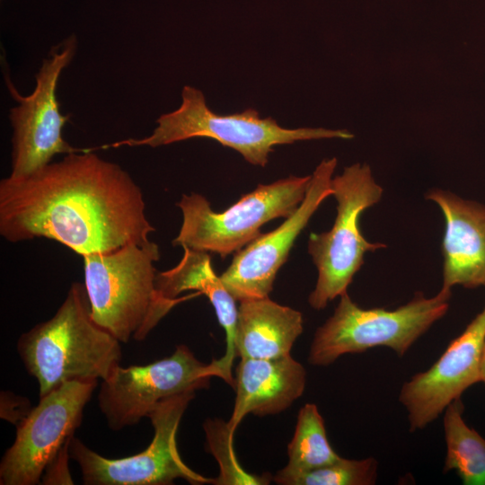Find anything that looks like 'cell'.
<instances>
[{
    "label": "cell",
    "mask_w": 485,
    "mask_h": 485,
    "mask_svg": "<svg viewBox=\"0 0 485 485\" xmlns=\"http://www.w3.org/2000/svg\"><path fill=\"white\" fill-rule=\"evenodd\" d=\"M306 371L291 355L271 358H241L235 369V400L228 428L234 434L249 414L260 417L287 410L302 396Z\"/></svg>",
    "instance_id": "cell-15"
},
{
    "label": "cell",
    "mask_w": 485,
    "mask_h": 485,
    "mask_svg": "<svg viewBox=\"0 0 485 485\" xmlns=\"http://www.w3.org/2000/svg\"><path fill=\"white\" fill-rule=\"evenodd\" d=\"M302 332L299 311L269 296L242 301L235 327V357L271 359L289 356Z\"/></svg>",
    "instance_id": "cell-17"
},
{
    "label": "cell",
    "mask_w": 485,
    "mask_h": 485,
    "mask_svg": "<svg viewBox=\"0 0 485 485\" xmlns=\"http://www.w3.org/2000/svg\"><path fill=\"white\" fill-rule=\"evenodd\" d=\"M463 410L459 398L443 412L446 445L444 472L455 471L464 485H485V438L466 424Z\"/></svg>",
    "instance_id": "cell-18"
},
{
    "label": "cell",
    "mask_w": 485,
    "mask_h": 485,
    "mask_svg": "<svg viewBox=\"0 0 485 485\" xmlns=\"http://www.w3.org/2000/svg\"><path fill=\"white\" fill-rule=\"evenodd\" d=\"M208 451L219 463L220 473L213 479L212 484L232 485L269 484L271 476L269 474L256 475L246 472L238 463L233 447V436L227 423L220 419H207L204 423Z\"/></svg>",
    "instance_id": "cell-21"
},
{
    "label": "cell",
    "mask_w": 485,
    "mask_h": 485,
    "mask_svg": "<svg viewBox=\"0 0 485 485\" xmlns=\"http://www.w3.org/2000/svg\"><path fill=\"white\" fill-rule=\"evenodd\" d=\"M82 257L91 316L121 343L144 340L175 305L197 295L170 299L157 290L160 251L151 240Z\"/></svg>",
    "instance_id": "cell-3"
},
{
    "label": "cell",
    "mask_w": 485,
    "mask_h": 485,
    "mask_svg": "<svg viewBox=\"0 0 485 485\" xmlns=\"http://www.w3.org/2000/svg\"><path fill=\"white\" fill-rule=\"evenodd\" d=\"M484 341L485 306L434 365L402 384L399 401L407 411L410 432L425 428L464 391L481 382Z\"/></svg>",
    "instance_id": "cell-13"
},
{
    "label": "cell",
    "mask_w": 485,
    "mask_h": 485,
    "mask_svg": "<svg viewBox=\"0 0 485 485\" xmlns=\"http://www.w3.org/2000/svg\"><path fill=\"white\" fill-rule=\"evenodd\" d=\"M68 446L69 443L60 451L57 457L47 467L45 470L46 474L44 475L42 481L43 484H73V481L67 468V460L70 457Z\"/></svg>",
    "instance_id": "cell-22"
},
{
    "label": "cell",
    "mask_w": 485,
    "mask_h": 485,
    "mask_svg": "<svg viewBox=\"0 0 485 485\" xmlns=\"http://www.w3.org/2000/svg\"><path fill=\"white\" fill-rule=\"evenodd\" d=\"M480 373H481V382L485 384V341H484L482 352H481Z\"/></svg>",
    "instance_id": "cell-23"
},
{
    "label": "cell",
    "mask_w": 485,
    "mask_h": 485,
    "mask_svg": "<svg viewBox=\"0 0 485 485\" xmlns=\"http://www.w3.org/2000/svg\"><path fill=\"white\" fill-rule=\"evenodd\" d=\"M195 397V391L159 401L148 415L154 428L151 444L144 451L110 459L93 451L79 438L70 439L68 452L77 463L86 485H170L176 479L190 484L213 482L190 468L181 458L176 436L181 419Z\"/></svg>",
    "instance_id": "cell-8"
},
{
    "label": "cell",
    "mask_w": 485,
    "mask_h": 485,
    "mask_svg": "<svg viewBox=\"0 0 485 485\" xmlns=\"http://www.w3.org/2000/svg\"><path fill=\"white\" fill-rule=\"evenodd\" d=\"M214 376L223 379L218 359L199 361L183 344L168 357L145 366H117L101 381L98 404L109 428L119 431L147 418L163 399L209 386Z\"/></svg>",
    "instance_id": "cell-10"
},
{
    "label": "cell",
    "mask_w": 485,
    "mask_h": 485,
    "mask_svg": "<svg viewBox=\"0 0 485 485\" xmlns=\"http://www.w3.org/2000/svg\"><path fill=\"white\" fill-rule=\"evenodd\" d=\"M156 124L148 137L121 140L101 148L122 146L158 147L193 137H207L237 151L249 163L264 167L275 146L304 140L353 137L350 132L341 129L285 128L270 117L260 118L258 110L251 108L230 115H218L208 108L203 93L190 85H185L181 91L180 107L162 114Z\"/></svg>",
    "instance_id": "cell-4"
},
{
    "label": "cell",
    "mask_w": 485,
    "mask_h": 485,
    "mask_svg": "<svg viewBox=\"0 0 485 485\" xmlns=\"http://www.w3.org/2000/svg\"><path fill=\"white\" fill-rule=\"evenodd\" d=\"M451 290L440 289L432 297L417 293L407 304L394 309H364L347 293L340 296L333 314L320 326L313 336L308 361L327 366L345 354L362 353L385 347L399 357L436 322L445 316Z\"/></svg>",
    "instance_id": "cell-5"
},
{
    "label": "cell",
    "mask_w": 485,
    "mask_h": 485,
    "mask_svg": "<svg viewBox=\"0 0 485 485\" xmlns=\"http://www.w3.org/2000/svg\"><path fill=\"white\" fill-rule=\"evenodd\" d=\"M310 181L311 176H289L269 184H259L223 212H215L200 194H183L176 203L182 223L172 244L225 258L260 235L264 224L294 213L303 201Z\"/></svg>",
    "instance_id": "cell-6"
},
{
    "label": "cell",
    "mask_w": 485,
    "mask_h": 485,
    "mask_svg": "<svg viewBox=\"0 0 485 485\" xmlns=\"http://www.w3.org/2000/svg\"><path fill=\"white\" fill-rule=\"evenodd\" d=\"M120 344L94 322L84 285L74 282L53 317L20 336L17 352L42 397L66 382L106 379L120 365Z\"/></svg>",
    "instance_id": "cell-2"
},
{
    "label": "cell",
    "mask_w": 485,
    "mask_h": 485,
    "mask_svg": "<svg viewBox=\"0 0 485 485\" xmlns=\"http://www.w3.org/2000/svg\"><path fill=\"white\" fill-rule=\"evenodd\" d=\"M288 463L278 475H294L337 461L340 456L331 447L324 420L314 403L299 410L293 438L287 446Z\"/></svg>",
    "instance_id": "cell-19"
},
{
    "label": "cell",
    "mask_w": 485,
    "mask_h": 485,
    "mask_svg": "<svg viewBox=\"0 0 485 485\" xmlns=\"http://www.w3.org/2000/svg\"><path fill=\"white\" fill-rule=\"evenodd\" d=\"M97 382L72 381L48 394L17 424L0 463L1 485H35L81 425Z\"/></svg>",
    "instance_id": "cell-11"
},
{
    "label": "cell",
    "mask_w": 485,
    "mask_h": 485,
    "mask_svg": "<svg viewBox=\"0 0 485 485\" xmlns=\"http://www.w3.org/2000/svg\"><path fill=\"white\" fill-rule=\"evenodd\" d=\"M67 154L22 177L0 181V234L10 242L45 237L81 256L148 242L155 231L143 192L119 164Z\"/></svg>",
    "instance_id": "cell-1"
},
{
    "label": "cell",
    "mask_w": 485,
    "mask_h": 485,
    "mask_svg": "<svg viewBox=\"0 0 485 485\" xmlns=\"http://www.w3.org/2000/svg\"><path fill=\"white\" fill-rule=\"evenodd\" d=\"M76 49L74 34L53 46L35 76L36 86L30 95L18 93L5 75L8 91L18 103L9 115L13 128L10 176H27L49 163L57 154L88 149L74 147L64 139L62 130L70 116L61 114L56 94L58 78Z\"/></svg>",
    "instance_id": "cell-9"
},
{
    "label": "cell",
    "mask_w": 485,
    "mask_h": 485,
    "mask_svg": "<svg viewBox=\"0 0 485 485\" xmlns=\"http://www.w3.org/2000/svg\"><path fill=\"white\" fill-rule=\"evenodd\" d=\"M378 463L374 457L346 459L294 475H278L274 481L281 485H373L377 479Z\"/></svg>",
    "instance_id": "cell-20"
},
{
    "label": "cell",
    "mask_w": 485,
    "mask_h": 485,
    "mask_svg": "<svg viewBox=\"0 0 485 485\" xmlns=\"http://www.w3.org/2000/svg\"><path fill=\"white\" fill-rule=\"evenodd\" d=\"M183 248L180 262L171 269L157 272L155 287L166 298L176 299L185 291L205 295L215 309L218 322L225 332L226 349L218 359L223 380L234 386L232 366L235 357L234 336L238 308L236 301L215 272L209 252Z\"/></svg>",
    "instance_id": "cell-16"
},
{
    "label": "cell",
    "mask_w": 485,
    "mask_h": 485,
    "mask_svg": "<svg viewBox=\"0 0 485 485\" xmlns=\"http://www.w3.org/2000/svg\"><path fill=\"white\" fill-rule=\"evenodd\" d=\"M426 198L440 207L445 221L441 288L485 287V206L439 189Z\"/></svg>",
    "instance_id": "cell-14"
},
{
    "label": "cell",
    "mask_w": 485,
    "mask_h": 485,
    "mask_svg": "<svg viewBox=\"0 0 485 485\" xmlns=\"http://www.w3.org/2000/svg\"><path fill=\"white\" fill-rule=\"evenodd\" d=\"M332 196L337 201V215L328 232L312 233L308 252L318 270L314 289L308 303L322 310L329 302L344 293L364 263L368 251L386 248L383 242H371L362 234V213L378 203L383 188L375 181L368 164L354 163L331 181Z\"/></svg>",
    "instance_id": "cell-7"
},
{
    "label": "cell",
    "mask_w": 485,
    "mask_h": 485,
    "mask_svg": "<svg viewBox=\"0 0 485 485\" xmlns=\"http://www.w3.org/2000/svg\"><path fill=\"white\" fill-rule=\"evenodd\" d=\"M337 159L321 162L311 175L305 196L276 229L263 234L236 251L220 278L237 302L268 297L278 271L287 261L295 239L320 205L332 195L331 181Z\"/></svg>",
    "instance_id": "cell-12"
}]
</instances>
